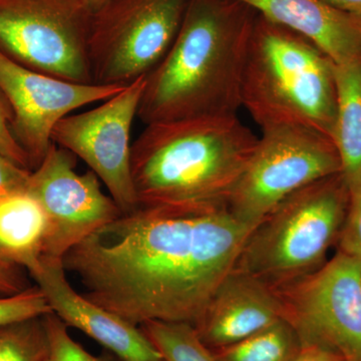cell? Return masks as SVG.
<instances>
[{
    "label": "cell",
    "instance_id": "obj_1",
    "mask_svg": "<svg viewBox=\"0 0 361 361\" xmlns=\"http://www.w3.org/2000/svg\"><path fill=\"white\" fill-rule=\"evenodd\" d=\"M253 228L226 205L139 206L61 261L84 287L82 295L132 324L194 326Z\"/></svg>",
    "mask_w": 361,
    "mask_h": 361
},
{
    "label": "cell",
    "instance_id": "obj_2",
    "mask_svg": "<svg viewBox=\"0 0 361 361\" xmlns=\"http://www.w3.org/2000/svg\"><path fill=\"white\" fill-rule=\"evenodd\" d=\"M257 13L237 0H190L179 32L145 77V125L237 116Z\"/></svg>",
    "mask_w": 361,
    "mask_h": 361
},
{
    "label": "cell",
    "instance_id": "obj_3",
    "mask_svg": "<svg viewBox=\"0 0 361 361\" xmlns=\"http://www.w3.org/2000/svg\"><path fill=\"white\" fill-rule=\"evenodd\" d=\"M257 141L237 116L146 125L130 156L137 207L226 205Z\"/></svg>",
    "mask_w": 361,
    "mask_h": 361
},
{
    "label": "cell",
    "instance_id": "obj_4",
    "mask_svg": "<svg viewBox=\"0 0 361 361\" xmlns=\"http://www.w3.org/2000/svg\"><path fill=\"white\" fill-rule=\"evenodd\" d=\"M336 65L298 33L256 18L247 54L242 106L261 129L302 126L331 139Z\"/></svg>",
    "mask_w": 361,
    "mask_h": 361
},
{
    "label": "cell",
    "instance_id": "obj_5",
    "mask_svg": "<svg viewBox=\"0 0 361 361\" xmlns=\"http://www.w3.org/2000/svg\"><path fill=\"white\" fill-rule=\"evenodd\" d=\"M348 203L341 173L298 190L252 229L234 269L273 289L312 274L341 235Z\"/></svg>",
    "mask_w": 361,
    "mask_h": 361
},
{
    "label": "cell",
    "instance_id": "obj_6",
    "mask_svg": "<svg viewBox=\"0 0 361 361\" xmlns=\"http://www.w3.org/2000/svg\"><path fill=\"white\" fill-rule=\"evenodd\" d=\"M190 0H106L90 21L87 56L92 84L128 87L167 54Z\"/></svg>",
    "mask_w": 361,
    "mask_h": 361
},
{
    "label": "cell",
    "instance_id": "obj_7",
    "mask_svg": "<svg viewBox=\"0 0 361 361\" xmlns=\"http://www.w3.org/2000/svg\"><path fill=\"white\" fill-rule=\"evenodd\" d=\"M341 173L338 154L327 135L302 126L267 128L226 206L237 219L255 227L287 197Z\"/></svg>",
    "mask_w": 361,
    "mask_h": 361
},
{
    "label": "cell",
    "instance_id": "obj_8",
    "mask_svg": "<svg viewBox=\"0 0 361 361\" xmlns=\"http://www.w3.org/2000/svg\"><path fill=\"white\" fill-rule=\"evenodd\" d=\"M87 0H0V51L30 70L92 84Z\"/></svg>",
    "mask_w": 361,
    "mask_h": 361
},
{
    "label": "cell",
    "instance_id": "obj_9",
    "mask_svg": "<svg viewBox=\"0 0 361 361\" xmlns=\"http://www.w3.org/2000/svg\"><path fill=\"white\" fill-rule=\"evenodd\" d=\"M302 345L361 361V260L339 251L320 269L275 289Z\"/></svg>",
    "mask_w": 361,
    "mask_h": 361
},
{
    "label": "cell",
    "instance_id": "obj_10",
    "mask_svg": "<svg viewBox=\"0 0 361 361\" xmlns=\"http://www.w3.org/2000/svg\"><path fill=\"white\" fill-rule=\"evenodd\" d=\"M144 87L145 77L92 110L65 116L51 135L54 144L89 166L123 213L137 207L130 172V132Z\"/></svg>",
    "mask_w": 361,
    "mask_h": 361
},
{
    "label": "cell",
    "instance_id": "obj_11",
    "mask_svg": "<svg viewBox=\"0 0 361 361\" xmlns=\"http://www.w3.org/2000/svg\"><path fill=\"white\" fill-rule=\"evenodd\" d=\"M77 158L52 142L28 179L26 190L39 202L51 223L45 257L63 259L73 246L123 213L114 199L104 193L101 180L92 170L78 174Z\"/></svg>",
    "mask_w": 361,
    "mask_h": 361
},
{
    "label": "cell",
    "instance_id": "obj_12",
    "mask_svg": "<svg viewBox=\"0 0 361 361\" xmlns=\"http://www.w3.org/2000/svg\"><path fill=\"white\" fill-rule=\"evenodd\" d=\"M123 89L52 77L21 66L0 51V90L13 110L14 137L32 170L51 148L52 132L61 118L87 104L102 103Z\"/></svg>",
    "mask_w": 361,
    "mask_h": 361
},
{
    "label": "cell",
    "instance_id": "obj_13",
    "mask_svg": "<svg viewBox=\"0 0 361 361\" xmlns=\"http://www.w3.org/2000/svg\"><path fill=\"white\" fill-rule=\"evenodd\" d=\"M54 313L66 326L84 332L121 361H164L141 327L78 293L61 259L44 257L28 271Z\"/></svg>",
    "mask_w": 361,
    "mask_h": 361
},
{
    "label": "cell",
    "instance_id": "obj_14",
    "mask_svg": "<svg viewBox=\"0 0 361 361\" xmlns=\"http://www.w3.org/2000/svg\"><path fill=\"white\" fill-rule=\"evenodd\" d=\"M283 320L277 292L258 278L233 269L194 325L211 350L226 348Z\"/></svg>",
    "mask_w": 361,
    "mask_h": 361
},
{
    "label": "cell",
    "instance_id": "obj_15",
    "mask_svg": "<svg viewBox=\"0 0 361 361\" xmlns=\"http://www.w3.org/2000/svg\"><path fill=\"white\" fill-rule=\"evenodd\" d=\"M305 37L334 65L361 59V20L322 0H237Z\"/></svg>",
    "mask_w": 361,
    "mask_h": 361
},
{
    "label": "cell",
    "instance_id": "obj_16",
    "mask_svg": "<svg viewBox=\"0 0 361 361\" xmlns=\"http://www.w3.org/2000/svg\"><path fill=\"white\" fill-rule=\"evenodd\" d=\"M52 227L39 202L27 190L0 199V259L30 271L49 250Z\"/></svg>",
    "mask_w": 361,
    "mask_h": 361
},
{
    "label": "cell",
    "instance_id": "obj_17",
    "mask_svg": "<svg viewBox=\"0 0 361 361\" xmlns=\"http://www.w3.org/2000/svg\"><path fill=\"white\" fill-rule=\"evenodd\" d=\"M336 115L331 140L348 189L361 180V59L336 65Z\"/></svg>",
    "mask_w": 361,
    "mask_h": 361
},
{
    "label": "cell",
    "instance_id": "obj_18",
    "mask_svg": "<svg viewBox=\"0 0 361 361\" xmlns=\"http://www.w3.org/2000/svg\"><path fill=\"white\" fill-rule=\"evenodd\" d=\"M301 348L298 334L283 319L213 353L220 361H291Z\"/></svg>",
    "mask_w": 361,
    "mask_h": 361
},
{
    "label": "cell",
    "instance_id": "obj_19",
    "mask_svg": "<svg viewBox=\"0 0 361 361\" xmlns=\"http://www.w3.org/2000/svg\"><path fill=\"white\" fill-rule=\"evenodd\" d=\"M140 327L164 361H220L189 323L149 322Z\"/></svg>",
    "mask_w": 361,
    "mask_h": 361
},
{
    "label": "cell",
    "instance_id": "obj_20",
    "mask_svg": "<svg viewBox=\"0 0 361 361\" xmlns=\"http://www.w3.org/2000/svg\"><path fill=\"white\" fill-rule=\"evenodd\" d=\"M44 316L0 326V361H47L49 337Z\"/></svg>",
    "mask_w": 361,
    "mask_h": 361
},
{
    "label": "cell",
    "instance_id": "obj_21",
    "mask_svg": "<svg viewBox=\"0 0 361 361\" xmlns=\"http://www.w3.org/2000/svg\"><path fill=\"white\" fill-rule=\"evenodd\" d=\"M49 313H52L51 306L37 285L0 298V326Z\"/></svg>",
    "mask_w": 361,
    "mask_h": 361
},
{
    "label": "cell",
    "instance_id": "obj_22",
    "mask_svg": "<svg viewBox=\"0 0 361 361\" xmlns=\"http://www.w3.org/2000/svg\"><path fill=\"white\" fill-rule=\"evenodd\" d=\"M44 317L49 337L47 361H114L113 358L94 356L85 350L70 336L68 327L54 313Z\"/></svg>",
    "mask_w": 361,
    "mask_h": 361
},
{
    "label": "cell",
    "instance_id": "obj_23",
    "mask_svg": "<svg viewBox=\"0 0 361 361\" xmlns=\"http://www.w3.org/2000/svg\"><path fill=\"white\" fill-rule=\"evenodd\" d=\"M339 242L341 252L361 260V180L349 190L348 213Z\"/></svg>",
    "mask_w": 361,
    "mask_h": 361
},
{
    "label": "cell",
    "instance_id": "obj_24",
    "mask_svg": "<svg viewBox=\"0 0 361 361\" xmlns=\"http://www.w3.org/2000/svg\"><path fill=\"white\" fill-rule=\"evenodd\" d=\"M13 118L11 104L0 90V156L21 168L32 171L30 159L14 137L11 130Z\"/></svg>",
    "mask_w": 361,
    "mask_h": 361
},
{
    "label": "cell",
    "instance_id": "obj_25",
    "mask_svg": "<svg viewBox=\"0 0 361 361\" xmlns=\"http://www.w3.org/2000/svg\"><path fill=\"white\" fill-rule=\"evenodd\" d=\"M30 173L32 171L21 168L0 156V199L26 190Z\"/></svg>",
    "mask_w": 361,
    "mask_h": 361
},
{
    "label": "cell",
    "instance_id": "obj_26",
    "mask_svg": "<svg viewBox=\"0 0 361 361\" xmlns=\"http://www.w3.org/2000/svg\"><path fill=\"white\" fill-rule=\"evenodd\" d=\"M21 269L0 259V293L14 295L30 287Z\"/></svg>",
    "mask_w": 361,
    "mask_h": 361
},
{
    "label": "cell",
    "instance_id": "obj_27",
    "mask_svg": "<svg viewBox=\"0 0 361 361\" xmlns=\"http://www.w3.org/2000/svg\"><path fill=\"white\" fill-rule=\"evenodd\" d=\"M291 361H346L342 356L329 349L316 345H302L298 355Z\"/></svg>",
    "mask_w": 361,
    "mask_h": 361
},
{
    "label": "cell",
    "instance_id": "obj_28",
    "mask_svg": "<svg viewBox=\"0 0 361 361\" xmlns=\"http://www.w3.org/2000/svg\"><path fill=\"white\" fill-rule=\"evenodd\" d=\"M322 1L361 20V0H322Z\"/></svg>",
    "mask_w": 361,
    "mask_h": 361
},
{
    "label": "cell",
    "instance_id": "obj_29",
    "mask_svg": "<svg viewBox=\"0 0 361 361\" xmlns=\"http://www.w3.org/2000/svg\"><path fill=\"white\" fill-rule=\"evenodd\" d=\"M106 0H87V4H90V6L92 7V11H96L97 8H99L104 2H106Z\"/></svg>",
    "mask_w": 361,
    "mask_h": 361
}]
</instances>
